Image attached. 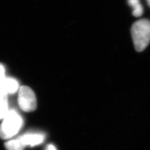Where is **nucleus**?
I'll return each instance as SVG.
<instances>
[{"label": "nucleus", "instance_id": "1", "mask_svg": "<svg viewBox=\"0 0 150 150\" xmlns=\"http://www.w3.org/2000/svg\"><path fill=\"white\" fill-rule=\"evenodd\" d=\"M131 32L136 50L143 51L150 43V21L142 19L136 21L131 27Z\"/></svg>", "mask_w": 150, "mask_h": 150}, {"label": "nucleus", "instance_id": "2", "mask_svg": "<svg viewBox=\"0 0 150 150\" xmlns=\"http://www.w3.org/2000/svg\"><path fill=\"white\" fill-rule=\"evenodd\" d=\"M0 125V138L3 139L11 138L21 128L23 120L18 112L14 110H9Z\"/></svg>", "mask_w": 150, "mask_h": 150}, {"label": "nucleus", "instance_id": "3", "mask_svg": "<svg viewBox=\"0 0 150 150\" xmlns=\"http://www.w3.org/2000/svg\"><path fill=\"white\" fill-rule=\"evenodd\" d=\"M18 101L19 106L24 111L31 112L36 109L37 101L35 94L28 86H22L20 87Z\"/></svg>", "mask_w": 150, "mask_h": 150}, {"label": "nucleus", "instance_id": "4", "mask_svg": "<svg viewBox=\"0 0 150 150\" xmlns=\"http://www.w3.org/2000/svg\"><path fill=\"white\" fill-rule=\"evenodd\" d=\"M24 146H35L43 143L45 137L41 133H28L18 137Z\"/></svg>", "mask_w": 150, "mask_h": 150}, {"label": "nucleus", "instance_id": "5", "mask_svg": "<svg viewBox=\"0 0 150 150\" xmlns=\"http://www.w3.org/2000/svg\"><path fill=\"white\" fill-rule=\"evenodd\" d=\"M20 86L16 79L12 78L5 77L0 83V90H1L7 95L14 94L19 90Z\"/></svg>", "mask_w": 150, "mask_h": 150}, {"label": "nucleus", "instance_id": "6", "mask_svg": "<svg viewBox=\"0 0 150 150\" xmlns=\"http://www.w3.org/2000/svg\"><path fill=\"white\" fill-rule=\"evenodd\" d=\"M8 111V95L0 90V120L5 117Z\"/></svg>", "mask_w": 150, "mask_h": 150}, {"label": "nucleus", "instance_id": "7", "mask_svg": "<svg viewBox=\"0 0 150 150\" xmlns=\"http://www.w3.org/2000/svg\"><path fill=\"white\" fill-rule=\"evenodd\" d=\"M25 146L19 138L8 141L5 143L7 150H23Z\"/></svg>", "mask_w": 150, "mask_h": 150}, {"label": "nucleus", "instance_id": "8", "mask_svg": "<svg viewBox=\"0 0 150 150\" xmlns=\"http://www.w3.org/2000/svg\"><path fill=\"white\" fill-rule=\"evenodd\" d=\"M128 4L133 8V15L136 17L142 15L143 13V8L139 0H128Z\"/></svg>", "mask_w": 150, "mask_h": 150}, {"label": "nucleus", "instance_id": "9", "mask_svg": "<svg viewBox=\"0 0 150 150\" xmlns=\"http://www.w3.org/2000/svg\"><path fill=\"white\" fill-rule=\"evenodd\" d=\"M5 69L3 65L0 64V83L5 78Z\"/></svg>", "mask_w": 150, "mask_h": 150}, {"label": "nucleus", "instance_id": "10", "mask_svg": "<svg viewBox=\"0 0 150 150\" xmlns=\"http://www.w3.org/2000/svg\"><path fill=\"white\" fill-rule=\"evenodd\" d=\"M46 150H56V148L52 144H49L48 146L46 147Z\"/></svg>", "mask_w": 150, "mask_h": 150}, {"label": "nucleus", "instance_id": "11", "mask_svg": "<svg viewBox=\"0 0 150 150\" xmlns=\"http://www.w3.org/2000/svg\"><path fill=\"white\" fill-rule=\"evenodd\" d=\"M147 1H148V3L149 4V6H150V0H147Z\"/></svg>", "mask_w": 150, "mask_h": 150}]
</instances>
